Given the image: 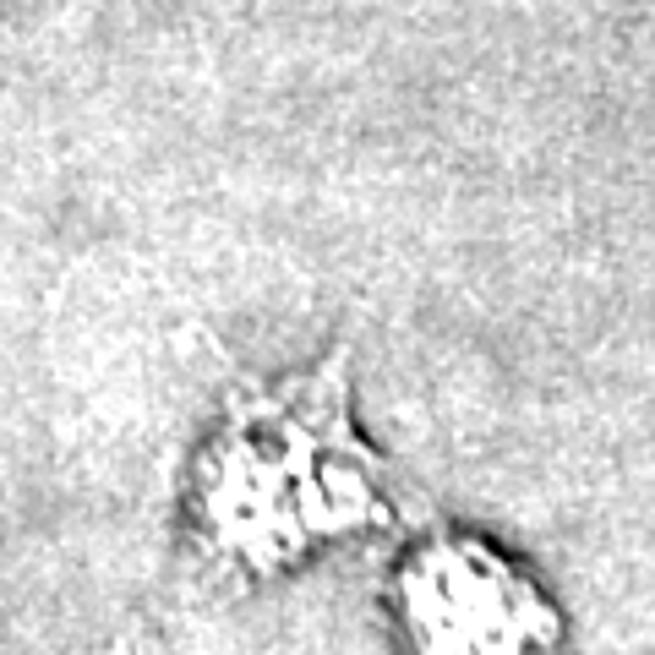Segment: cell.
<instances>
[{
	"label": "cell",
	"instance_id": "6da1fadb",
	"mask_svg": "<svg viewBox=\"0 0 655 655\" xmlns=\"http://www.w3.org/2000/svg\"><path fill=\"white\" fill-rule=\"evenodd\" d=\"M399 524V486L350 415V361L323 355L290 383H235L181 492V580L246 595L312 552Z\"/></svg>",
	"mask_w": 655,
	"mask_h": 655
},
{
	"label": "cell",
	"instance_id": "7a4b0ae2",
	"mask_svg": "<svg viewBox=\"0 0 655 655\" xmlns=\"http://www.w3.org/2000/svg\"><path fill=\"white\" fill-rule=\"evenodd\" d=\"M389 623L410 655H563L557 601L508 552L470 530H421L393 557Z\"/></svg>",
	"mask_w": 655,
	"mask_h": 655
}]
</instances>
